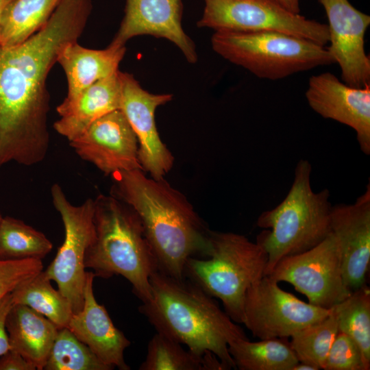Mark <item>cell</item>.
<instances>
[{"mask_svg": "<svg viewBox=\"0 0 370 370\" xmlns=\"http://www.w3.org/2000/svg\"><path fill=\"white\" fill-rule=\"evenodd\" d=\"M92 0H61L48 21L24 42L0 46V169L40 163L49 147L47 78L67 44L77 42Z\"/></svg>", "mask_w": 370, "mask_h": 370, "instance_id": "cell-1", "label": "cell"}, {"mask_svg": "<svg viewBox=\"0 0 370 370\" xmlns=\"http://www.w3.org/2000/svg\"><path fill=\"white\" fill-rule=\"evenodd\" d=\"M110 177V195L139 217L158 270L184 278L189 258L207 256L211 230L186 197L164 177H149L142 169L118 171Z\"/></svg>", "mask_w": 370, "mask_h": 370, "instance_id": "cell-2", "label": "cell"}, {"mask_svg": "<svg viewBox=\"0 0 370 370\" xmlns=\"http://www.w3.org/2000/svg\"><path fill=\"white\" fill-rule=\"evenodd\" d=\"M150 284L151 296L139 310L157 332L197 355L212 353L225 369H236L229 345L248 338L214 297L185 278H175L158 270Z\"/></svg>", "mask_w": 370, "mask_h": 370, "instance_id": "cell-3", "label": "cell"}, {"mask_svg": "<svg viewBox=\"0 0 370 370\" xmlns=\"http://www.w3.org/2000/svg\"><path fill=\"white\" fill-rule=\"evenodd\" d=\"M94 207L95 237L86 254L85 268L92 269L95 277L123 276L142 302L147 301L158 266L139 217L112 195H99Z\"/></svg>", "mask_w": 370, "mask_h": 370, "instance_id": "cell-4", "label": "cell"}, {"mask_svg": "<svg viewBox=\"0 0 370 370\" xmlns=\"http://www.w3.org/2000/svg\"><path fill=\"white\" fill-rule=\"evenodd\" d=\"M311 172L310 162L299 160L285 198L258 218L257 225L264 230L256 243L267 254L266 275L282 258L315 247L330 233V193L327 188L312 190Z\"/></svg>", "mask_w": 370, "mask_h": 370, "instance_id": "cell-5", "label": "cell"}, {"mask_svg": "<svg viewBox=\"0 0 370 370\" xmlns=\"http://www.w3.org/2000/svg\"><path fill=\"white\" fill-rule=\"evenodd\" d=\"M209 241L206 257L186 260L184 278L219 299L229 317L242 323L246 292L266 275L267 254L240 234L211 230Z\"/></svg>", "mask_w": 370, "mask_h": 370, "instance_id": "cell-6", "label": "cell"}, {"mask_svg": "<svg viewBox=\"0 0 370 370\" xmlns=\"http://www.w3.org/2000/svg\"><path fill=\"white\" fill-rule=\"evenodd\" d=\"M211 44L224 59L270 80L335 63L324 46L276 31H219L212 35Z\"/></svg>", "mask_w": 370, "mask_h": 370, "instance_id": "cell-7", "label": "cell"}, {"mask_svg": "<svg viewBox=\"0 0 370 370\" xmlns=\"http://www.w3.org/2000/svg\"><path fill=\"white\" fill-rule=\"evenodd\" d=\"M199 27L215 32H280L324 46L329 41L327 24L293 13L275 0H204Z\"/></svg>", "mask_w": 370, "mask_h": 370, "instance_id": "cell-8", "label": "cell"}, {"mask_svg": "<svg viewBox=\"0 0 370 370\" xmlns=\"http://www.w3.org/2000/svg\"><path fill=\"white\" fill-rule=\"evenodd\" d=\"M51 195L64 225V240L45 272L57 284L58 289L68 299L75 313L84 304L86 272L84 260L95 237L94 199L90 198L79 206H74L58 184L52 185Z\"/></svg>", "mask_w": 370, "mask_h": 370, "instance_id": "cell-9", "label": "cell"}, {"mask_svg": "<svg viewBox=\"0 0 370 370\" xmlns=\"http://www.w3.org/2000/svg\"><path fill=\"white\" fill-rule=\"evenodd\" d=\"M268 275L292 284L308 303L326 309L352 292L345 284L337 242L331 232L315 247L282 258Z\"/></svg>", "mask_w": 370, "mask_h": 370, "instance_id": "cell-10", "label": "cell"}, {"mask_svg": "<svg viewBox=\"0 0 370 370\" xmlns=\"http://www.w3.org/2000/svg\"><path fill=\"white\" fill-rule=\"evenodd\" d=\"M264 275L246 292L242 323L260 340L288 338L332 312L304 302Z\"/></svg>", "mask_w": 370, "mask_h": 370, "instance_id": "cell-11", "label": "cell"}, {"mask_svg": "<svg viewBox=\"0 0 370 370\" xmlns=\"http://www.w3.org/2000/svg\"><path fill=\"white\" fill-rule=\"evenodd\" d=\"M119 75L122 90L121 110L136 136L142 169L153 178H163L173 168L175 158L160 137L155 112L160 106L171 101L173 95L150 93L133 75L120 71Z\"/></svg>", "mask_w": 370, "mask_h": 370, "instance_id": "cell-12", "label": "cell"}, {"mask_svg": "<svg viewBox=\"0 0 370 370\" xmlns=\"http://www.w3.org/2000/svg\"><path fill=\"white\" fill-rule=\"evenodd\" d=\"M69 144L82 160L106 175L142 169L136 136L121 110L97 119Z\"/></svg>", "mask_w": 370, "mask_h": 370, "instance_id": "cell-13", "label": "cell"}, {"mask_svg": "<svg viewBox=\"0 0 370 370\" xmlns=\"http://www.w3.org/2000/svg\"><path fill=\"white\" fill-rule=\"evenodd\" d=\"M328 20V49L341 70L346 84L361 88L370 84V58L365 50V35L370 16L348 0H319Z\"/></svg>", "mask_w": 370, "mask_h": 370, "instance_id": "cell-14", "label": "cell"}, {"mask_svg": "<svg viewBox=\"0 0 370 370\" xmlns=\"http://www.w3.org/2000/svg\"><path fill=\"white\" fill-rule=\"evenodd\" d=\"M306 98L322 117L352 128L362 152L370 154V84L354 87L323 73L310 77Z\"/></svg>", "mask_w": 370, "mask_h": 370, "instance_id": "cell-15", "label": "cell"}, {"mask_svg": "<svg viewBox=\"0 0 370 370\" xmlns=\"http://www.w3.org/2000/svg\"><path fill=\"white\" fill-rule=\"evenodd\" d=\"M330 232L337 242L345 284L353 291L366 284L369 269V183L354 203L332 206Z\"/></svg>", "mask_w": 370, "mask_h": 370, "instance_id": "cell-16", "label": "cell"}, {"mask_svg": "<svg viewBox=\"0 0 370 370\" xmlns=\"http://www.w3.org/2000/svg\"><path fill=\"white\" fill-rule=\"evenodd\" d=\"M182 0H126L124 16L110 45L125 47L133 37L149 35L175 44L191 64L198 59L193 40L182 26Z\"/></svg>", "mask_w": 370, "mask_h": 370, "instance_id": "cell-17", "label": "cell"}, {"mask_svg": "<svg viewBox=\"0 0 370 370\" xmlns=\"http://www.w3.org/2000/svg\"><path fill=\"white\" fill-rule=\"evenodd\" d=\"M93 271L86 272L84 304L73 313L68 328L105 364L113 369L129 370L124 352L131 343L112 321L107 310L99 304L94 295Z\"/></svg>", "mask_w": 370, "mask_h": 370, "instance_id": "cell-18", "label": "cell"}, {"mask_svg": "<svg viewBox=\"0 0 370 370\" xmlns=\"http://www.w3.org/2000/svg\"><path fill=\"white\" fill-rule=\"evenodd\" d=\"M119 71L95 82L73 98H65L56 108L60 118L53 124L55 130L71 141L97 119L121 110L122 90Z\"/></svg>", "mask_w": 370, "mask_h": 370, "instance_id": "cell-19", "label": "cell"}, {"mask_svg": "<svg viewBox=\"0 0 370 370\" xmlns=\"http://www.w3.org/2000/svg\"><path fill=\"white\" fill-rule=\"evenodd\" d=\"M10 349L19 353L36 369L42 370L58 328L25 305L14 304L5 321Z\"/></svg>", "mask_w": 370, "mask_h": 370, "instance_id": "cell-20", "label": "cell"}, {"mask_svg": "<svg viewBox=\"0 0 370 370\" xmlns=\"http://www.w3.org/2000/svg\"><path fill=\"white\" fill-rule=\"evenodd\" d=\"M125 47L108 45L105 49H90L73 42L60 51L57 62L64 71L68 92L66 99H72L95 82L119 71L125 53Z\"/></svg>", "mask_w": 370, "mask_h": 370, "instance_id": "cell-21", "label": "cell"}, {"mask_svg": "<svg viewBox=\"0 0 370 370\" xmlns=\"http://www.w3.org/2000/svg\"><path fill=\"white\" fill-rule=\"evenodd\" d=\"M287 338L251 342L241 338L228 347L236 369L240 370H292L299 360Z\"/></svg>", "mask_w": 370, "mask_h": 370, "instance_id": "cell-22", "label": "cell"}, {"mask_svg": "<svg viewBox=\"0 0 370 370\" xmlns=\"http://www.w3.org/2000/svg\"><path fill=\"white\" fill-rule=\"evenodd\" d=\"M45 271L21 282L11 292L14 304L30 307L54 323L67 328L73 313L68 299L55 289Z\"/></svg>", "mask_w": 370, "mask_h": 370, "instance_id": "cell-23", "label": "cell"}, {"mask_svg": "<svg viewBox=\"0 0 370 370\" xmlns=\"http://www.w3.org/2000/svg\"><path fill=\"white\" fill-rule=\"evenodd\" d=\"M140 370H226L212 353L199 356L185 349L181 343L156 332L147 345Z\"/></svg>", "mask_w": 370, "mask_h": 370, "instance_id": "cell-24", "label": "cell"}, {"mask_svg": "<svg viewBox=\"0 0 370 370\" xmlns=\"http://www.w3.org/2000/svg\"><path fill=\"white\" fill-rule=\"evenodd\" d=\"M61 0H12L0 25V46L18 45L42 28Z\"/></svg>", "mask_w": 370, "mask_h": 370, "instance_id": "cell-25", "label": "cell"}, {"mask_svg": "<svg viewBox=\"0 0 370 370\" xmlns=\"http://www.w3.org/2000/svg\"><path fill=\"white\" fill-rule=\"evenodd\" d=\"M53 244L41 232L20 219L3 217L0 225V260H42Z\"/></svg>", "mask_w": 370, "mask_h": 370, "instance_id": "cell-26", "label": "cell"}, {"mask_svg": "<svg viewBox=\"0 0 370 370\" xmlns=\"http://www.w3.org/2000/svg\"><path fill=\"white\" fill-rule=\"evenodd\" d=\"M338 332L353 338L358 345L366 365L370 369V290L363 285L334 306Z\"/></svg>", "mask_w": 370, "mask_h": 370, "instance_id": "cell-27", "label": "cell"}, {"mask_svg": "<svg viewBox=\"0 0 370 370\" xmlns=\"http://www.w3.org/2000/svg\"><path fill=\"white\" fill-rule=\"evenodd\" d=\"M338 332L334 306L325 319L309 325L291 336L290 345L299 362L321 369L331 345Z\"/></svg>", "mask_w": 370, "mask_h": 370, "instance_id": "cell-28", "label": "cell"}, {"mask_svg": "<svg viewBox=\"0 0 370 370\" xmlns=\"http://www.w3.org/2000/svg\"><path fill=\"white\" fill-rule=\"evenodd\" d=\"M45 370H112L68 328H59Z\"/></svg>", "mask_w": 370, "mask_h": 370, "instance_id": "cell-29", "label": "cell"}, {"mask_svg": "<svg viewBox=\"0 0 370 370\" xmlns=\"http://www.w3.org/2000/svg\"><path fill=\"white\" fill-rule=\"evenodd\" d=\"M321 369L369 370L356 342L338 332L331 345Z\"/></svg>", "mask_w": 370, "mask_h": 370, "instance_id": "cell-30", "label": "cell"}, {"mask_svg": "<svg viewBox=\"0 0 370 370\" xmlns=\"http://www.w3.org/2000/svg\"><path fill=\"white\" fill-rule=\"evenodd\" d=\"M43 269L42 260H0V300Z\"/></svg>", "mask_w": 370, "mask_h": 370, "instance_id": "cell-31", "label": "cell"}, {"mask_svg": "<svg viewBox=\"0 0 370 370\" xmlns=\"http://www.w3.org/2000/svg\"><path fill=\"white\" fill-rule=\"evenodd\" d=\"M12 305L11 293L0 300V356L10 349L5 321Z\"/></svg>", "mask_w": 370, "mask_h": 370, "instance_id": "cell-32", "label": "cell"}, {"mask_svg": "<svg viewBox=\"0 0 370 370\" xmlns=\"http://www.w3.org/2000/svg\"><path fill=\"white\" fill-rule=\"evenodd\" d=\"M36 367L17 352L9 349L0 356V370H35Z\"/></svg>", "mask_w": 370, "mask_h": 370, "instance_id": "cell-33", "label": "cell"}, {"mask_svg": "<svg viewBox=\"0 0 370 370\" xmlns=\"http://www.w3.org/2000/svg\"><path fill=\"white\" fill-rule=\"evenodd\" d=\"M278 3L283 6L287 10L299 14V0H275Z\"/></svg>", "mask_w": 370, "mask_h": 370, "instance_id": "cell-34", "label": "cell"}, {"mask_svg": "<svg viewBox=\"0 0 370 370\" xmlns=\"http://www.w3.org/2000/svg\"><path fill=\"white\" fill-rule=\"evenodd\" d=\"M292 370H319V369L310 364L303 362H298L294 365Z\"/></svg>", "mask_w": 370, "mask_h": 370, "instance_id": "cell-35", "label": "cell"}, {"mask_svg": "<svg viewBox=\"0 0 370 370\" xmlns=\"http://www.w3.org/2000/svg\"><path fill=\"white\" fill-rule=\"evenodd\" d=\"M12 0H0V25L1 22V19L3 15V13L8 7V5L10 4V3Z\"/></svg>", "mask_w": 370, "mask_h": 370, "instance_id": "cell-36", "label": "cell"}, {"mask_svg": "<svg viewBox=\"0 0 370 370\" xmlns=\"http://www.w3.org/2000/svg\"><path fill=\"white\" fill-rule=\"evenodd\" d=\"M2 219H3V217L1 216V212H0V225L2 221Z\"/></svg>", "mask_w": 370, "mask_h": 370, "instance_id": "cell-37", "label": "cell"}]
</instances>
